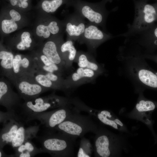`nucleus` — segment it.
<instances>
[{
    "mask_svg": "<svg viewBox=\"0 0 157 157\" xmlns=\"http://www.w3.org/2000/svg\"><path fill=\"white\" fill-rule=\"evenodd\" d=\"M21 41L16 46L18 50H24L31 47L32 40L29 32L25 31L23 32L21 35Z\"/></svg>",
    "mask_w": 157,
    "mask_h": 157,
    "instance_id": "27",
    "label": "nucleus"
},
{
    "mask_svg": "<svg viewBox=\"0 0 157 157\" xmlns=\"http://www.w3.org/2000/svg\"><path fill=\"white\" fill-rule=\"evenodd\" d=\"M35 81L42 87L49 90H60L59 88L40 71L36 70L33 75Z\"/></svg>",
    "mask_w": 157,
    "mask_h": 157,
    "instance_id": "24",
    "label": "nucleus"
},
{
    "mask_svg": "<svg viewBox=\"0 0 157 157\" xmlns=\"http://www.w3.org/2000/svg\"><path fill=\"white\" fill-rule=\"evenodd\" d=\"M146 0H134L135 15L133 22L127 25L128 31L117 35L123 37L135 31L143 29L156 23L157 20L156 3L149 4Z\"/></svg>",
    "mask_w": 157,
    "mask_h": 157,
    "instance_id": "4",
    "label": "nucleus"
},
{
    "mask_svg": "<svg viewBox=\"0 0 157 157\" xmlns=\"http://www.w3.org/2000/svg\"><path fill=\"white\" fill-rule=\"evenodd\" d=\"M14 57L18 60L19 70V78L26 75H33L35 71L36 67L32 57L24 56L20 54L16 55Z\"/></svg>",
    "mask_w": 157,
    "mask_h": 157,
    "instance_id": "19",
    "label": "nucleus"
},
{
    "mask_svg": "<svg viewBox=\"0 0 157 157\" xmlns=\"http://www.w3.org/2000/svg\"><path fill=\"white\" fill-rule=\"evenodd\" d=\"M39 125H36L30 126L25 129L24 142L30 141L31 139L35 137L39 130Z\"/></svg>",
    "mask_w": 157,
    "mask_h": 157,
    "instance_id": "32",
    "label": "nucleus"
},
{
    "mask_svg": "<svg viewBox=\"0 0 157 157\" xmlns=\"http://www.w3.org/2000/svg\"><path fill=\"white\" fill-rule=\"evenodd\" d=\"M42 23L38 26L36 34L43 39H49L52 37L63 35L65 26L63 20L46 15L43 18Z\"/></svg>",
    "mask_w": 157,
    "mask_h": 157,
    "instance_id": "10",
    "label": "nucleus"
},
{
    "mask_svg": "<svg viewBox=\"0 0 157 157\" xmlns=\"http://www.w3.org/2000/svg\"><path fill=\"white\" fill-rule=\"evenodd\" d=\"M114 36L100 29L98 26L89 22L86 24L84 32L78 40L81 44H85L90 53H94L97 48Z\"/></svg>",
    "mask_w": 157,
    "mask_h": 157,
    "instance_id": "8",
    "label": "nucleus"
},
{
    "mask_svg": "<svg viewBox=\"0 0 157 157\" xmlns=\"http://www.w3.org/2000/svg\"><path fill=\"white\" fill-rule=\"evenodd\" d=\"M17 157H32L31 154L28 151H25L23 152L18 154Z\"/></svg>",
    "mask_w": 157,
    "mask_h": 157,
    "instance_id": "34",
    "label": "nucleus"
},
{
    "mask_svg": "<svg viewBox=\"0 0 157 157\" xmlns=\"http://www.w3.org/2000/svg\"><path fill=\"white\" fill-rule=\"evenodd\" d=\"M97 117L103 123L111 126L115 129H117V125L114 121L108 118V117L110 118L111 117L110 113L108 111L103 110L100 112L97 113Z\"/></svg>",
    "mask_w": 157,
    "mask_h": 157,
    "instance_id": "30",
    "label": "nucleus"
},
{
    "mask_svg": "<svg viewBox=\"0 0 157 157\" xmlns=\"http://www.w3.org/2000/svg\"><path fill=\"white\" fill-rule=\"evenodd\" d=\"M90 144L86 138H82L81 141L80 147L77 154L78 157H90Z\"/></svg>",
    "mask_w": 157,
    "mask_h": 157,
    "instance_id": "29",
    "label": "nucleus"
},
{
    "mask_svg": "<svg viewBox=\"0 0 157 157\" xmlns=\"http://www.w3.org/2000/svg\"><path fill=\"white\" fill-rule=\"evenodd\" d=\"M99 74L91 69L79 67L75 72L64 78V87L67 90L91 83Z\"/></svg>",
    "mask_w": 157,
    "mask_h": 157,
    "instance_id": "12",
    "label": "nucleus"
},
{
    "mask_svg": "<svg viewBox=\"0 0 157 157\" xmlns=\"http://www.w3.org/2000/svg\"><path fill=\"white\" fill-rule=\"evenodd\" d=\"M69 106L30 115L27 117V121L38 120L47 128V130L53 131L56 126L63 122L73 113Z\"/></svg>",
    "mask_w": 157,
    "mask_h": 157,
    "instance_id": "7",
    "label": "nucleus"
},
{
    "mask_svg": "<svg viewBox=\"0 0 157 157\" xmlns=\"http://www.w3.org/2000/svg\"><path fill=\"white\" fill-rule=\"evenodd\" d=\"M0 28L2 32L5 34H9L15 31L18 25L15 22L11 19H1Z\"/></svg>",
    "mask_w": 157,
    "mask_h": 157,
    "instance_id": "25",
    "label": "nucleus"
},
{
    "mask_svg": "<svg viewBox=\"0 0 157 157\" xmlns=\"http://www.w3.org/2000/svg\"><path fill=\"white\" fill-rule=\"evenodd\" d=\"M63 35L52 37L43 44L40 52L46 56L52 62L64 70V63L58 51L59 42L63 38Z\"/></svg>",
    "mask_w": 157,
    "mask_h": 157,
    "instance_id": "14",
    "label": "nucleus"
},
{
    "mask_svg": "<svg viewBox=\"0 0 157 157\" xmlns=\"http://www.w3.org/2000/svg\"><path fill=\"white\" fill-rule=\"evenodd\" d=\"M19 118H13L4 126L0 132V146L2 148L6 144L11 143L17 130L22 124Z\"/></svg>",
    "mask_w": 157,
    "mask_h": 157,
    "instance_id": "17",
    "label": "nucleus"
},
{
    "mask_svg": "<svg viewBox=\"0 0 157 157\" xmlns=\"http://www.w3.org/2000/svg\"><path fill=\"white\" fill-rule=\"evenodd\" d=\"M9 14L11 19L15 22L19 21L21 19V16L20 14L14 9L10 10Z\"/></svg>",
    "mask_w": 157,
    "mask_h": 157,
    "instance_id": "33",
    "label": "nucleus"
},
{
    "mask_svg": "<svg viewBox=\"0 0 157 157\" xmlns=\"http://www.w3.org/2000/svg\"><path fill=\"white\" fill-rule=\"evenodd\" d=\"M109 145V139L106 135H101L98 137L95 142L97 154L102 157L109 156L110 154Z\"/></svg>",
    "mask_w": 157,
    "mask_h": 157,
    "instance_id": "21",
    "label": "nucleus"
},
{
    "mask_svg": "<svg viewBox=\"0 0 157 157\" xmlns=\"http://www.w3.org/2000/svg\"><path fill=\"white\" fill-rule=\"evenodd\" d=\"M32 57L35 63L36 68L41 65L50 67L54 69L56 74L62 76L63 70L52 62L46 56L40 51L37 56Z\"/></svg>",
    "mask_w": 157,
    "mask_h": 157,
    "instance_id": "23",
    "label": "nucleus"
},
{
    "mask_svg": "<svg viewBox=\"0 0 157 157\" xmlns=\"http://www.w3.org/2000/svg\"><path fill=\"white\" fill-rule=\"evenodd\" d=\"M73 42L70 39L65 42L63 38L58 45L59 53L64 63L65 69H67L71 67L77 52Z\"/></svg>",
    "mask_w": 157,
    "mask_h": 157,
    "instance_id": "15",
    "label": "nucleus"
},
{
    "mask_svg": "<svg viewBox=\"0 0 157 157\" xmlns=\"http://www.w3.org/2000/svg\"><path fill=\"white\" fill-rule=\"evenodd\" d=\"M44 74L53 83L57 85L60 90H66L64 86V79L62 76L53 73L46 72L43 70L38 69Z\"/></svg>",
    "mask_w": 157,
    "mask_h": 157,
    "instance_id": "26",
    "label": "nucleus"
},
{
    "mask_svg": "<svg viewBox=\"0 0 157 157\" xmlns=\"http://www.w3.org/2000/svg\"><path fill=\"white\" fill-rule=\"evenodd\" d=\"M106 1H107V2L108 1L111 2L112 1V0H106Z\"/></svg>",
    "mask_w": 157,
    "mask_h": 157,
    "instance_id": "38",
    "label": "nucleus"
},
{
    "mask_svg": "<svg viewBox=\"0 0 157 157\" xmlns=\"http://www.w3.org/2000/svg\"><path fill=\"white\" fill-rule=\"evenodd\" d=\"M13 53L6 50L0 44V76L11 82L13 78Z\"/></svg>",
    "mask_w": 157,
    "mask_h": 157,
    "instance_id": "16",
    "label": "nucleus"
},
{
    "mask_svg": "<svg viewBox=\"0 0 157 157\" xmlns=\"http://www.w3.org/2000/svg\"><path fill=\"white\" fill-rule=\"evenodd\" d=\"M48 131L43 135L37 137L40 142L43 153L56 157L74 156L75 140L59 132Z\"/></svg>",
    "mask_w": 157,
    "mask_h": 157,
    "instance_id": "2",
    "label": "nucleus"
},
{
    "mask_svg": "<svg viewBox=\"0 0 157 157\" xmlns=\"http://www.w3.org/2000/svg\"><path fill=\"white\" fill-rule=\"evenodd\" d=\"M63 21L67 39L78 41L84 32L85 19L75 12L67 16Z\"/></svg>",
    "mask_w": 157,
    "mask_h": 157,
    "instance_id": "13",
    "label": "nucleus"
},
{
    "mask_svg": "<svg viewBox=\"0 0 157 157\" xmlns=\"http://www.w3.org/2000/svg\"><path fill=\"white\" fill-rule=\"evenodd\" d=\"M66 100L64 97L51 94L42 97H37L25 101L20 107L27 117L30 115L47 111L51 109L65 106Z\"/></svg>",
    "mask_w": 157,
    "mask_h": 157,
    "instance_id": "6",
    "label": "nucleus"
},
{
    "mask_svg": "<svg viewBox=\"0 0 157 157\" xmlns=\"http://www.w3.org/2000/svg\"><path fill=\"white\" fill-rule=\"evenodd\" d=\"M114 121L116 123L119 124L122 126H123L122 123L118 119H116Z\"/></svg>",
    "mask_w": 157,
    "mask_h": 157,
    "instance_id": "36",
    "label": "nucleus"
},
{
    "mask_svg": "<svg viewBox=\"0 0 157 157\" xmlns=\"http://www.w3.org/2000/svg\"><path fill=\"white\" fill-rule=\"evenodd\" d=\"M71 0H41L39 6L47 14L55 12L61 6L66 4L69 6Z\"/></svg>",
    "mask_w": 157,
    "mask_h": 157,
    "instance_id": "20",
    "label": "nucleus"
},
{
    "mask_svg": "<svg viewBox=\"0 0 157 157\" xmlns=\"http://www.w3.org/2000/svg\"><path fill=\"white\" fill-rule=\"evenodd\" d=\"M106 0L95 3L82 0H71L69 6L73 7L75 12L88 22L98 26L101 27L106 31V20L110 11L105 7Z\"/></svg>",
    "mask_w": 157,
    "mask_h": 157,
    "instance_id": "3",
    "label": "nucleus"
},
{
    "mask_svg": "<svg viewBox=\"0 0 157 157\" xmlns=\"http://www.w3.org/2000/svg\"><path fill=\"white\" fill-rule=\"evenodd\" d=\"M20 98L8 79L0 76V105L6 107L8 111L15 113V109L21 105Z\"/></svg>",
    "mask_w": 157,
    "mask_h": 157,
    "instance_id": "11",
    "label": "nucleus"
},
{
    "mask_svg": "<svg viewBox=\"0 0 157 157\" xmlns=\"http://www.w3.org/2000/svg\"><path fill=\"white\" fill-rule=\"evenodd\" d=\"M138 77L141 82L145 85L151 88H157V75L152 72L142 69L139 71Z\"/></svg>",
    "mask_w": 157,
    "mask_h": 157,
    "instance_id": "22",
    "label": "nucleus"
},
{
    "mask_svg": "<svg viewBox=\"0 0 157 157\" xmlns=\"http://www.w3.org/2000/svg\"><path fill=\"white\" fill-rule=\"evenodd\" d=\"M74 62L77 63L79 67L91 69L99 74L102 72L100 66L95 61L91 53L89 52L77 51Z\"/></svg>",
    "mask_w": 157,
    "mask_h": 157,
    "instance_id": "18",
    "label": "nucleus"
},
{
    "mask_svg": "<svg viewBox=\"0 0 157 157\" xmlns=\"http://www.w3.org/2000/svg\"><path fill=\"white\" fill-rule=\"evenodd\" d=\"M25 129L22 123L18 128L12 142L13 147L16 148L23 144L25 140Z\"/></svg>",
    "mask_w": 157,
    "mask_h": 157,
    "instance_id": "28",
    "label": "nucleus"
},
{
    "mask_svg": "<svg viewBox=\"0 0 157 157\" xmlns=\"http://www.w3.org/2000/svg\"><path fill=\"white\" fill-rule=\"evenodd\" d=\"M126 46L122 53L139 54H149L156 49L157 42V25L155 23L145 29L135 31L123 36Z\"/></svg>",
    "mask_w": 157,
    "mask_h": 157,
    "instance_id": "1",
    "label": "nucleus"
},
{
    "mask_svg": "<svg viewBox=\"0 0 157 157\" xmlns=\"http://www.w3.org/2000/svg\"><path fill=\"white\" fill-rule=\"evenodd\" d=\"M15 86L20 98L25 101L39 97L49 89L38 83L33 75H26L16 79L12 83Z\"/></svg>",
    "mask_w": 157,
    "mask_h": 157,
    "instance_id": "9",
    "label": "nucleus"
},
{
    "mask_svg": "<svg viewBox=\"0 0 157 157\" xmlns=\"http://www.w3.org/2000/svg\"><path fill=\"white\" fill-rule=\"evenodd\" d=\"M6 155H5L3 153L1 149V147L0 146V157L4 156Z\"/></svg>",
    "mask_w": 157,
    "mask_h": 157,
    "instance_id": "37",
    "label": "nucleus"
},
{
    "mask_svg": "<svg viewBox=\"0 0 157 157\" xmlns=\"http://www.w3.org/2000/svg\"><path fill=\"white\" fill-rule=\"evenodd\" d=\"M93 128L91 121L87 117L78 113H72L53 131H57L76 140L83 137Z\"/></svg>",
    "mask_w": 157,
    "mask_h": 157,
    "instance_id": "5",
    "label": "nucleus"
},
{
    "mask_svg": "<svg viewBox=\"0 0 157 157\" xmlns=\"http://www.w3.org/2000/svg\"><path fill=\"white\" fill-rule=\"evenodd\" d=\"M155 107L154 103L149 101L142 100L136 104V108L139 112L147 111L154 110Z\"/></svg>",
    "mask_w": 157,
    "mask_h": 157,
    "instance_id": "31",
    "label": "nucleus"
},
{
    "mask_svg": "<svg viewBox=\"0 0 157 157\" xmlns=\"http://www.w3.org/2000/svg\"><path fill=\"white\" fill-rule=\"evenodd\" d=\"M18 2L17 7H18V5L21 4V5L24 3L26 2H28L30 3V0H16Z\"/></svg>",
    "mask_w": 157,
    "mask_h": 157,
    "instance_id": "35",
    "label": "nucleus"
}]
</instances>
